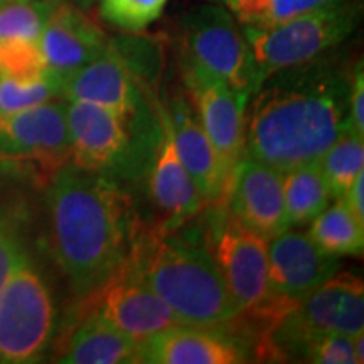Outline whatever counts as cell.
Here are the masks:
<instances>
[{
  "label": "cell",
  "mask_w": 364,
  "mask_h": 364,
  "mask_svg": "<svg viewBox=\"0 0 364 364\" xmlns=\"http://www.w3.org/2000/svg\"><path fill=\"white\" fill-rule=\"evenodd\" d=\"M179 51L182 75L220 81L248 98L260 88L247 36L223 7L203 6L184 17Z\"/></svg>",
  "instance_id": "5b68a950"
},
{
  "label": "cell",
  "mask_w": 364,
  "mask_h": 364,
  "mask_svg": "<svg viewBox=\"0 0 364 364\" xmlns=\"http://www.w3.org/2000/svg\"><path fill=\"white\" fill-rule=\"evenodd\" d=\"M307 235L318 248L336 257L361 255L364 250V223L341 199L314 218Z\"/></svg>",
  "instance_id": "603a6c76"
},
{
  "label": "cell",
  "mask_w": 364,
  "mask_h": 364,
  "mask_svg": "<svg viewBox=\"0 0 364 364\" xmlns=\"http://www.w3.org/2000/svg\"><path fill=\"white\" fill-rule=\"evenodd\" d=\"M196 117L228 171L233 174L245 150V108L248 97L220 81L182 75Z\"/></svg>",
  "instance_id": "9a60e30c"
},
{
  "label": "cell",
  "mask_w": 364,
  "mask_h": 364,
  "mask_svg": "<svg viewBox=\"0 0 364 364\" xmlns=\"http://www.w3.org/2000/svg\"><path fill=\"white\" fill-rule=\"evenodd\" d=\"M73 314H95L140 344L157 332L181 324L162 299L127 265L98 289L81 295Z\"/></svg>",
  "instance_id": "9c48e42d"
},
{
  "label": "cell",
  "mask_w": 364,
  "mask_h": 364,
  "mask_svg": "<svg viewBox=\"0 0 364 364\" xmlns=\"http://www.w3.org/2000/svg\"><path fill=\"white\" fill-rule=\"evenodd\" d=\"M300 358L316 364H358L353 336L338 332L312 339L304 348Z\"/></svg>",
  "instance_id": "83f0119b"
},
{
  "label": "cell",
  "mask_w": 364,
  "mask_h": 364,
  "mask_svg": "<svg viewBox=\"0 0 364 364\" xmlns=\"http://www.w3.org/2000/svg\"><path fill=\"white\" fill-rule=\"evenodd\" d=\"M332 199H343L354 179L364 172V136L348 129L317 162Z\"/></svg>",
  "instance_id": "cb8c5ba5"
},
{
  "label": "cell",
  "mask_w": 364,
  "mask_h": 364,
  "mask_svg": "<svg viewBox=\"0 0 364 364\" xmlns=\"http://www.w3.org/2000/svg\"><path fill=\"white\" fill-rule=\"evenodd\" d=\"M358 22V4L343 0L268 27H245L258 83L321 56L349 38Z\"/></svg>",
  "instance_id": "277c9868"
},
{
  "label": "cell",
  "mask_w": 364,
  "mask_h": 364,
  "mask_svg": "<svg viewBox=\"0 0 364 364\" xmlns=\"http://www.w3.org/2000/svg\"><path fill=\"white\" fill-rule=\"evenodd\" d=\"M66 102H88L113 110L136 113L144 102L142 81L108 44L107 51L63 81Z\"/></svg>",
  "instance_id": "e0dca14e"
},
{
  "label": "cell",
  "mask_w": 364,
  "mask_h": 364,
  "mask_svg": "<svg viewBox=\"0 0 364 364\" xmlns=\"http://www.w3.org/2000/svg\"><path fill=\"white\" fill-rule=\"evenodd\" d=\"M59 0L0 2V73L43 75L39 38Z\"/></svg>",
  "instance_id": "ffe728a7"
},
{
  "label": "cell",
  "mask_w": 364,
  "mask_h": 364,
  "mask_svg": "<svg viewBox=\"0 0 364 364\" xmlns=\"http://www.w3.org/2000/svg\"><path fill=\"white\" fill-rule=\"evenodd\" d=\"M127 267L162 299L181 324L220 329L238 316L206 243L161 226L140 228Z\"/></svg>",
  "instance_id": "3957f363"
},
{
  "label": "cell",
  "mask_w": 364,
  "mask_h": 364,
  "mask_svg": "<svg viewBox=\"0 0 364 364\" xmlns=\"http://www.w3.org/2000/svg\"><path fill=\"white\" fill-rule=\"evenodd\" d=\"M150 193L164 215L159 226L167 231H176L206 206L201 191L177 156L164 110H161V136L150 174Z\"/></svg>",
  "instance_id": "d6986e66"
},
{
  "label": "cell",
  "mask_w": 364,
  "mask_h": 364,
  "mask_svg": "<svg viewBox=\"0 0 364 364\" xmlns=\"http://www.w3.org/2000/svg\"><path fill=\"white\" fill-rule=\"evenodd\" d=\"M349 125L354 134L364 136V73L359 63L349 80Z\"/></svg>",
  "instance_id": "f546056e"
},
{
  "label": "cell",
  "mask_w": 364,
  "mask_h": 364,
  "mask_svg": "<svg viewBox=\"0 0 364 364\" xmlns=\"http://www.w3.org/2000/svg\"><path fill=\"white\" fill-rule=\"evenodd\" d=\"M245 27H268L343 0H223Z\"/></svg>",
  "instance_id": "d4e9b609"
},
{
  "label": "cell",
  "mask_w": 364,
  "mask_h": 364,
  "mask_svg": "<svg viewBox=\"0 0 364 364\" xmlns=\"http://www.w3.org/2000/svg\"><path fill=\"white\" fill-rule=\"evenodd\" d=\"M48 216L51 253L78 297L127 265L142 228L117 182L71 162L51 174Z\"/></svg>",
  "instance_id": "7a4b0ae2"
},
{
  "label": "cell",
  "mask_w": 364,
  "mask_h": 364,
  "mask_svg": "<svg viewBox=\"0 0 364 364\" xmlns=\"http://www.w3.org/2000/svg\"><path fill=\"white\" fill-rule=\"evenodd\" d=\"M105 22L125 33H142L162 16L167 0H97Z\"/></svg>",
  "instance_id": "4316f807"
},
{
  "label": "cell",
  "mask_w": 364,
  "mask_h": 364,
  "mask_svg": "<svg viewBox=\"0 0 364 364\" xmlns=\"http://www.w3.org/2000/svg\"><path fill=\"white\" fill-rule=\"evenodd\" d=\"M353 346H354V353H356V358H358V364L364 363V331L353 336Z\"/></svg>",
  "instance_id": "1f68e13d"
},
{
  "label": "cell",
  "mask_w": 364,
  "mask_h": 364,
  "mask_svg": "<svg viewBox=\"0 0 364 364\" xmlns=\"http://www.w3.org/2000/svg\"><path fill=\"white\" fill-rule=\"evenodd\" d=\"M0 2H24V0H0Z\"/></svg>",
  "instance_id": "836d02e7"
},
{
  "label": "cell",
  "mask_w": 364,
  "mask_h": 364,
  "mask_svg": "<svg viewBox=\"0 0 364 364\" xmlns=\"http://www.w3.org/2000/svg\"><path fill=\"white\" fill-rule=\"evenodd\" d=\"M181 162L201 191L206 206L225 203L231 172L184 98H172L164 110Z\"/></svg>",
  "instance_id": "2e32d148"
},
{
  "label": "cell",
  "mask_w": 364,
  "mask_h": 364,
  "mask_svg": "<svg viewBox=\"0 0 364 364\" xmlns=\"http://www.w3.org/2000/svg\"><path fill=\"white\" fill-rule=\"evenodd\" d=\"M245 108L243 156L285 172L321 161L349 125V80L329 63L273 73Z\"/></svg>",
  "instance_id": "6da1fadb"
},
{
  "label": "cell",
  "mask_w": 364,
  "mask_h": 364,
  "mask_svg": "<svg viewBox=\"0 0 364 364\" xmlns=\"http://www.w3.org/2000/svg\"><path fill=\"white\" fill-rule=\"evenodd\" d=\"M135 115L139 112L125 113L88 102H68L70 162L103 174L120 169L130 149Z\"/></svg>",
  "instance_id": "8fae6325"
},
{
  "label": "cell",
  "mask_w": 364,
  "mask_h": 364,
  "mask_svg": "<svg viewBox=\"0 0 364 364\" xmlns=\"http://www.w3.org/2000/svg\"><path fill=\"white\" fill-rule=\"evenodd\" d=\"M206 247L220 267L238 314L260 311L268 300V241L245 228L225 203L213 204Z\"/></svg>",
  "instance_id": "ba28073f"
},
{
  "label": "cell",
  "mask_w": 364,
  "mask_h": 364,
  "mask_svg": "<svg viewBox=\"0 0 364 364\" xmlns=\"http://www.w3.org/2000/svg\"><path fill=\"white\" fill-rule=\"evenodd\" d=\"M22 253L24 250L21 247L19 236L14 230L12 223L4 215H0V289L6 284Z\"/></svg>",
  "instance_id": "f1b7e54d"
},
{
  "label": "cell",
  "mask_w": 364,
  "mask_h": 364,
  "mask_svg": "<svg viewBox=\"0 0 364 364\" xmlns=\"http://www.w3.org/2000/svg\"><path fill=\"white\" fill-rule=\"evenodd\" d=\"M58 344V363L134 364L140 363V343L95 314H73Z\"/></svg>",
  "instance_id": "44dd1931"
},
{
  "label": "cell",
  "mask_w": 364,
  "mask_h": 364,
  "mask_svg": "<svg viewBox=\"0 0 364 364\" xmlns=\"http://www.w3.org/2000/svg\"><path fill=\"white\" fill-rule=\"evenodd\" d=\"M329 189L318 164H307L284 174V201L289 226L309 225L329 206Z\"/></svg>",
  "instance_id": "7402d4cb"
},
{
  "label": "cell",
  "mask_w": 364,
  "mask_h": 364,
  "mask_svg": "<svg viewBox=\"0 0 364 364\" xmlns=\"http://www.w3.org/2000/svg\"><path fill=\"white\" fill-rule=\"evenodd\" d=\"M346 206L349 208V211L358 218L359 221L364 223V172H361L349 189L346 191V194L341 199Z\"/></svg>",
  "instance_id": "4dcf8cb0"
},
{
  "label": "cell",
  "mask_w": 364,
  "mask_h": 364,
  "mask_svg": "<svg viewBox=\"0 0 364 364\" xmlns=\"http://www.w3.org/2000/svg\"><path fill=\"white\" fill-rule=\"evenodd\" d=\"M243 344L228 332L186 324L157 332L140 346V363L240 364L247 363Z\"/></svg>",
  "instance_id": "ac0fdd59"
},
{
  "label": "cell",
  "mask_w": 364,
  "mask_h": 364,
  "mask_svg": "<svg viewBox=\"0 0 364 364\" xmlns=\"http://www.w3.org/2000/svg\"><path fill=\"white\" fill-rule=\"evenodd\" d=\"M225 206L241 225L267 241L290 230L284 201V174L257 159L243 156L236 164Z\"/></svg>",
  "instance_id": "7c38bea8"
},
{
  "label": "cell",
  "mask_w": 364,
  "mask_h": 364,
  "mask_svg": "<svg viewBox=\"0 0 364 364\" xmlns=\"http://www.w3.org/2000/svg\"><path fill=\"white\" fill-rule=\"evenodd\" d=\"M71 4H75L76 7L83 9V11L88 12L90 9L95 7V4H97V0H70Z\"/></svg>",
  "instance_id": "d6a6232c"
},
{
  "label": "cell",
  "mask_w": 364,
  "mask_h": 364,
  "mask_svg": "<svg viewBox=\"0 0 364 364\" xmlns=\"http://www.w3.org/2000/svg\"><path fill=\"white\" fill-rule=\"evenodd\" d=\"M56 332V304L26 252L0 289V363L31 364L44 358Z\"/></svg>",
  "instance_id": "8992f818"
},
{
  "label": "cell",
  "mask_w": 364,
  "mask_h": 364,
  "mask_svg": "<svg viewBox=\"0 0 364 364\" xmlns=\"http://www.w3.org/2000/svg\"><path fill=\"white\" fill-rule=\"evenodd\" d=\"M338 272L339 257L306 233L287 230L268 240V297L299 304Z\"/></svg>",
  "instance_id": "5bb4252c"
},
{
  "label": "cell",
  "mask_w": 364,
  "mask_h": 364,
  "mask_svg": "<svg viewBox=\"0 0 364 364\" xmlns=\"http://www.w3.org/2000/svg\"><path fill=\"white\" fill-rule=\"evenodd\" d=\"M110 38L75 4L59 0L39 38L44 71L63 85L68 76L107 51Z\"/></svg>",
  "instance_id": "4fadbf2b"
},
{
  "label": "cell",
  "mask_w": 364,
  "mask_h": 364,
  "mask_svg": "<svg viewBox=\"0 0 364 364\" xmlns=\"http://www.w3.org/2000/svg\"><path fill=\"white\" fill-rule=\"evenodd\" d=\"M364 331V285L353 273H336L314 289L268 336L267 356H297L324 334Z\"/></svg>",
  "instance_id": "52a82bcc"
},
{
  "label": "cell",
  "mask_w": 364,
  "mask_h": 364,
  "mask_svg": "<svg viewBox=\"0 0 364 364\" xmlns=\"http://www.w3.org/2000/svg\"><path fill=\"white\" fill-rule=\"evenodd\" d=\"M61 97V85L48 73L38 76H14L0 73V115L21 112Z\"/></svg>",
  "instance_id": "484cf974"
},
{
  "label": "cell",
  "mask_w": 364,
  "mask_h": 364,
  "mask_svg": "<svg viewBox=\"0 0 364 364\" xmlns=\"http://www.w3.org/2000/svg\"><path fill=\"white\" fill-rule=\"evenodd\" d=\"M66 105L58 98L0 115V156L33 161L51 174L70 162Z\"/></svg>",
  "instance_id": "30bf717a"
}]
</instances>
